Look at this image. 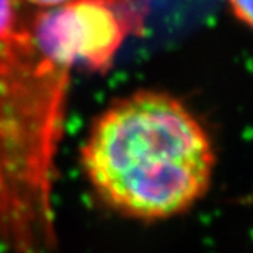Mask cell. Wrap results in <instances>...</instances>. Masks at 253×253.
Returning <instances> with one entry per match:
<instances>
[{"instance_id": "6da1fadb", "label": "cell", "mask_w": 253, "mask_h": 253, "mask_svg": "<svg viewBox=\"0 0 253 253\" xmlns=\"http://www.w3.org/2000/svg\"><path fill=\"white\" fill-rule=\"evenodd\" d=\"M81 164L99 200L142 221L189 211L208 192L212 140L189 108L165 92L137 90L92 124Z\"/></svg>"}, {"instance_id": "7a4b0ae2", "label": "cell", "mask_w": 253, "mask_h": 253, "mask_svg": "<svg viewBox=\"0 0 253 253\" xmlns=\"http://www.w3.org/2000/svg\"><path fill=\"white\" fill-rule=\"evenodd\" d=\"M122 0H69L34 19L31 34L43 53L72 69L102 72L112 66L126 34L133 31Z\"/></svg>"}, {"instance_id": "3957f363", "label": "cell", "mask_w": 253, "mask_h": 253, "mask_svg": "<svg viewBox=\"0 0 253 253\" xmlns=\"http://www.w3.org/2000/svg\"><path fill=\"white\" fill-rule=\"evenodd\" d=\"M19 28L14 0H0V39L8 37Z\"/></svg>"}, {"instance_id": "277c9868", "label": "cell", "mask_w": 253, "mask_h": 253, "mask_svg": "<svg viewBox=\"0 0 253 253\" xmlns=\"http://www.w3.org/2000/svg\"><path fill=\"white\" fill-rule=\"evenodd\" d=\"M227 5L235 19L253 31V0H227Z\"/></svg>"}, {"instance_id": "5b68a950", "label": "cell", "mask_w": 253, "mask_h": 253, "mask_svg": "<svg viewBox=\"0 0 253 253\" xmlns=\"http://www.w3.org/2000/svg\"><path fill=\"white\" fill-rule=\"evenodd\" d=\"M26 2H29L32 5H37V6H42V8L52 9V8H57V6L67 3L69 0H26Z\"/></svg>"}]
</instances>
